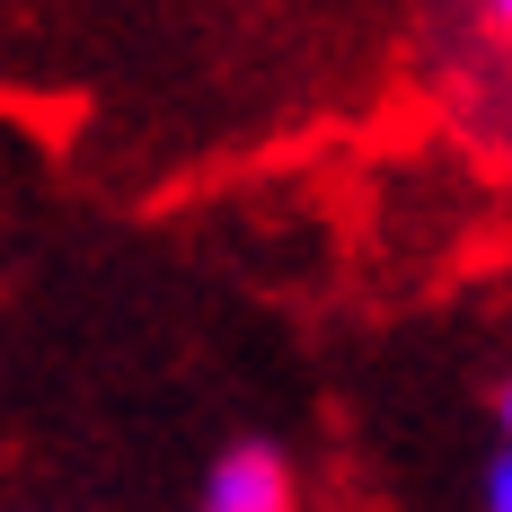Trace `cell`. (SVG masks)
Masks as SVG:
<instances>
[{
	"mask_svg": "<svg viewBox=\"0 0 512 512\" xmlns=\"http://www.w3.org/2000/svg\"><path fill=\"white\" fill-rule=\"evenodd\" d=\"M301 486H292V460L274 442H230L204 477V504L195 512H292Z\"/></svg>",
	"mask_w": 512,
	"mask_h": 512,
	"instance_id": "obj_1",
	"label": "cell"
},
{
	"mask_svg": "<svg viewBox=\"0 0 512 512\" xmlns=\"http://www.w3.org/2000/svg\"><path fill=\"white\" fill-rule=\"evenodd\" d=\"M486 512H512V442L504 460H486Z\"/></svg>",
	"mask_w": 512,
	"mask_h": 512,
	"instance_id": "obj_2",
	"label": "cell"
},
{
	"mask_svg": "<svg viewBox=\"0 0 512 512\" xmlns=\"http://www.w3.org/2000/svg\"><path fill=\"white\" fill-rule=\"evenodd\" d=\"M486 18H495V27H504V36H512V0H486Z\"/></svg>",
	"mask_w": 512,
	"mask_h": 512,
	"instance_id": "obj_3",
	"label": "cell"
},
{
	"mask_svg": "<svg viewBox=\"0 0 512 512\" xmlns=\"http://www.w3.org/2000/svg\"><path fill=\"white\" fill-rule=\"evenodd\" d=\"M495 415H504V442H512V380H504V398H495Z\"/></svg>",
	"mask_w": 512,
	"mask_h": 512,
	"instance_id": "obj_4",
	"label": "cell"
}]
</instances>
